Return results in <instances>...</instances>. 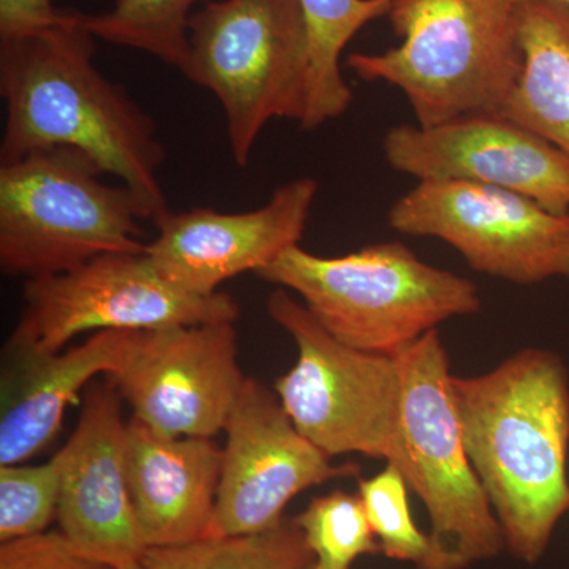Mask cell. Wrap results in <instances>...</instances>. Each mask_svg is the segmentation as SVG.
Listing matches in <instances>:
<instances>
[{
  "instance_id": "cell-1",
  "label": "cell",
  "mask_w": 569,
  "mask_h": 569,
  "mask_svg": "<svg viewBox=\"0 0 569 569\" xmlns=\"http://www.w3.org/2000/svg\"><path fill=\"white\" fill-rule=\"evenodd\" d=\"M96 40L77 10L44 31L0 39V163L40 149H80L129 187L156 222L170 211L159 181L167 151L151 116L97 69Z\"/></svg>"
},
{
  "instance_id": "cell-2",
  "label": "cell",
  "mask_w": 569,
  "mask_h": 569,
  "mask_svg": "<svg viewBox=\"0 0 569 569\" xmlns=\"http://www.w3.org/2000/svg\"><path fill=\"white\" fill-rule=\"evenodd\" d=\"M468 459L512 556L537 563L569 511V380L529 348L477 377L451 378Z\"/></svg>"
},
{
  "instance_id": "cell-3",
  "label": "cell",
  "mask_w": 569,
  "mask_h": 569,
  "mask_svg": "<svg viewBox=\"0 0 569 569\" xmlns=\"http://www.w3.org/2000/svg\"><path fill=\"white\" fill-rule=\"evenodd\" d=\"M295 291L339 342L367 353L399 356L452 318L481 310L477 284L427 264L403 242H378L342 257L301 246L257 272Z\"/></svg>"
},
{
  "instance_id": "cell-4",
  "label": "cell",
  "mask_w": 569,
  "mask_h": 569,
  "mask_svg": "<svg viewBox=\"0 0 569 569\" xmlns=\"http://www.w3.org/2000/svg\"><path fill=\"white\" fill-rule=\"evenodd\" d=\"M388 18L402 43L348 56L356 77L402 91L421 127L500 111L522 70L516 3L395 0Z\"/></svg>"
},
{
  "instance_id": "cell-5",
  "label": "cell",
  "mask_w": 569,
  "mask_h": 569,
  "mask_svg": "<svg viewBox=\"0 0 569 569\" xmlns=\"http://www.w3.org/2000/svg\"><path fill=\"white\" fill-rule=\"evenodd\" d=\"M74 148L0 163V269L26 280L63 274L103 254L142 253L148 219L129 187Z\"/></svg>"
},
{
  "instance_id": "cell-6",
  "label": "cell",
  "mask_w": 569,
  "mask_h": 569,
  "mask_svg": "<svg viewBox=\"0 0 569 569\" xmlns=\"http://www.w3.org/2000/svg\"><path fill=\"white\" fill-rule=\"evenodd\" d=\"M268 313L298 348L274 391L299 432L331 459L362 455L392 463L415 490L399 358L339 342L284 288L269 296Z\"/></svg>"
},
{
  "instance_id": "cell-7",
  "label": "cell",
  "mask_w": 569,
  "mask_h": 569,
  "mask_svg": "<svg viewBox=\"0 0 569 569\" xmlns=\"http://www.w3.org/2000/svg\"><path fill=\"white\" fill-rule=\"evenodd\" d=\"M309 36L299 0H209L189 24L182 73L211 91L238 167L272 119L301 126L309 96Z\"/></svg>"
},
{
  "instance_id": "cell-8",
  "label": "cell",
  "mask_w": 569,
  "mask_h": 569,
  "mask_svg": "<svg viewBox=\"0 0 569 569\" xmlns=\"http://www.w3.org/2000/svg\"><path fill=\"white\" fill-rule=\"evenodd\" d=\"M397 358L407 447L417 471L415 492L430 518L429 553L418 569H467L496 559L507 542L468 459L440 332H427Z\"/></svg>"
},
{
  "instance_id": "cell-9",
  "label": "cell",
  "mask_w": 569,
  "mask_h": 569,
  "mask_svg": "<svg viewBox=\"0 0 569 569\" xmlns=\"http://www.w3.org/2000/svg\"><path fill=\"white\" fill-rule=\"evenodd\" d=\"M230 295H193L164 279L148 253L103 254L63 274L26 280L24 309L7 359L66 350L84 332L148 331L168 326L236 323Z\"/></svg>"
},
{
  "instance_id": "cell-10",
  "label": "cell",
  "mask_w": 569,
  "mask_h": 569,
  "mask_svg": "<svg viewBox=\"0 0 569 569\" xmlns=\"http://www.w3.org/2000/svg\"><path fill=\"white\" fill-rule=\"evenodd\" d=\"M400 234L436 238L471 269L518 284L569 279V213L511 190L455 179H425L388 212Z\"/></svg>"
},
{
  "instance_id": "cell-11",
  "label": "cell",
  "mask_w": 569,
  "mask_h": 569,
  "mask_svg": "<svg viewBox=\"0 0 569 569\" xmlns=\"http://www.w3.org/2000/svg\"><path fill=\"white\" fill-rule=\"evenodd\" d=\"M110 380L142 425L167 437L224 430L246 378L234 323L133 331Z\"/></svg>"
},
{
  "instance_id": "cell-12",
  "label": "cell",
  "mask_w": 569,
  "mask_h": 569,
  "mask_svg": "<svg viewBox=\"0 0 569 569\" xmlns=\"http://www.w3.org/2000/svg\"><path fill=\"white\" fill-rule=\"evenodd\" d=\"M223 432L212 537L272 529L299 493L359 473L358 463H332L254 378H246Z\"/></svg>"
},
{
  "instance_id": "cell-13",
  "label": "cell",
  "mask_w": 569,
  "mask_h": 569,
  "mask_svg": "<svg viewBox=\"0 0 569 569\" xmlns=\"http://www.w3.org/2000/svg\"><path fill=\"white\" fill-rule=\"evenodd\" d=\"M385 159L399 173L485 183L569 213V159L545 138L500 112H473L432 127H391Z\"/></svg>"
},
{
  "instance_id": "cell-14",
  "label": "cell",
  "mask_w": 569,
  "mask_h": 569,
  "mask_svg": "<svg viewBox=\"0 0 569 569\" xmlns=\"http://www.w3.org/2000/svg\"><path fill=\"white\" fill-rule=\"evenodd\" d=\"M127 425L122 397L111 380L89 385L78 425L56 458L61 468V533L89 559L116 569L141 563L138 529L126 470Z\"/></svg>"
},
{
  "instance_id": "cell-15",
  "label": "cell",
  "mask_w": 569,
  "mask_h": 569,
  "mask_svg": "<svg viewBox=\"0 0 569 569\" xmlns=\"http://www.w3.org/2000/svg\"><path fill=\"white\" fill-rule=\"evenodd\" d=\"M318 183L299 178L277 187L271 200L247 212L211 208L171 212L157 219L146 244L157 271L189 293H219L220 284L271 264L299 246L316 201Z\"/></svg>"
},
{
  "instance_id": "cell-16",
  "label": "cell",
  "mask_w": 569,
  "mask_h": 569,
  "mask_svg": "<svg viewBox=\"0 0 569 569\" xmlns=\"http://www.w3.org/2000/svg\"><path fill=\"white\" fill-rule=\"evenodd\" d=\"M126 470L146 549L212 537L222 448L212 438L167 437L132 418Z\"/></svg>"
},
{
  "instance_id": "cell-17",
  "label": "cell",
  "mask_w": 569,
  "mask_h": 569,
  "mask_svg": "<svg viewBox=\"0 0 569 569\" xmlns=\"http://www.w3.org/2000/svg\"><path fill=\"white\" fill-rule=\"evenodd\" d=\"M132 332H93L59 353L9 359L2 381L0 466L28 462L54 440L67 408L81 403L97 377H110L121 365Z\"/></svg>"
},
{
  "instance_id": "cell-18",
  "label": "cell",
  "mask_w": 569,
  "mask_h": 569,
  "mask_svg": "<svg viewBox=\"0 0 569 569\" xmlns=\"http://www.w3.org/2000/svg\"><path fill=\"white\" fill-rule=\"evenodd\" d=\"M522 70L500 114L545 138L569 159V6L516 3Z\"/></svg>"
},
{
  "instance_id": "cell-19",
  "label": "cell",
  "mask_w": 569,
  "mask_h": 569,
  "mask_svg": "<svg viewBox=\"0 0 569 569\" xmlns=\"http://www.w3.org/2000/svg\"><path fill=\"white\" fill-rule=\"evenodd\" d=\"M309 36V96L301 127L316 130L346 114L353 91L340 56L369 22L388 17L395 0H299Z\"/></svg>"
},
{
  "instance_id": "cell-20",
  "label": "cell",
  "mask_w": 569,
  "mask_h": 569,
  "mask_svg": "<svg viewBox=\"0 0 569 569\" xmlns=\"http://www.w3.org/2000/svg\"><path fill=\"white\" fill-rule=\"evenodd\" d=\"M310 563L312 552L293 519L258 533L148 549L141 559L144 569H306Z\"/></svg>"
},
{
  "instance_id": "cell-21",
  "label": "cell",
  "mask_w": 569,
  "mask_h": 569,
  "mask_svg": "<svg viewBox=\"0 0 569 569\" xmlns=\"http://www.w3.org/2000/svg\"><path fill=\"white\" fill-rule=\"evenodd\" d=\"M209 0H116L110 11L84 14L96 39L132 48L181 70L189 51V24Z\"/></svg>"
},
{
  "instance_id": "cell-22",
  "label": "cell",
  "mask_w": 569,
  "mask_h": 569,
  "mask_svg": "<svg viewBox=\"0 0 569 569\" xmlns=\"http://www.w3.org/2000/svg\"><path fill=\"white\" fill-rule=\"evenodd\" d=\"M293 520L318 569H351L359 557L381 552L359 493L335 490L313 498Z\"/></svg>"
},
{
  "instance_id": "cell-23",
  "label": "cell",
  "mask_w": 569,
  "mask_h": 569,
  "mask_svg": "<svg viewBox=\"0 0 569 569\" xmlns=\"http://www.w3.org/2000/svg\"><path fill=\"white\" fill-rule=\"evenodd\" d=\"M406 477L392 463L376 477L359 481V497L367 519L388 559L421 567L429 553V535L422 533L411 516Z\"/></svg>"
},
{
  "instance_id": "cell-24",
  "label": "cell",
  "mask_w": 569,
  "mask_h": 569,
  "mask_svg": "<svg viewBox=\"0 0 569 569\" xmlns=\"http://www.w3.org/2000/svg\"><path fill=\"white\" fill-rule=\"evenodd\" d=\"M59 493L56 456L41 466H0V541L43 533L58 518Z\"/></svg>"
},
{
  "instance_id": "cell-25",
  "label": "cell",
  "mask_w": 569,
  "mask_h": 569,
  "mask_svg": "<svg viewBox=\"0 0 569 569\" xmlns=\"http://www.w3.org/2000/svg\"><path fill=\"white\" fill-rule=\"evenodd\" d=\"M0 569H116L89 559L61 531H43L0 545Z\"/></svg>"
},
{
  "instance_id": "cell-26",
  "label": "cell",
  "mask_w": 569,
  "mask_h": 569,
  "mask_svg": "<svg viewBox=\"0 0 569 569\" xmlns=\"http://www.w3.org/2000/svg\"><path fill=\"white\" fill-rule=\"evenodd\" d=\"M69 9H58L52 0H0V39L28 36L61 24Z\"/></svg>"
},
{
  "instance_id": "cell-27",
  "label": "cell",
  "mask_w": 569,
  "mask_h": 569,
  "mask_svg": "<svg viewBox=\"0 0 569 569\" xmlns=\"http://www.w3.org/2000/svg\"><path fill=\"white\" fill-rule=\"evenodd\" d=\"M512 3L526 2V0H511ZM553 2L567 3L569 6V0H553Z\"/></svg>"
},
{
  "instance_id": "cell-28",
  "label": "cell",
  "mask_w": 569,
  "mask_h": 569,
  "mask_svg": "<svg viewBox=\"0 0 569 569\" xmlns=\"http://www.w3.org/2000/svg\"><path fill=\"white\" fill-rule=\"evenodd\" d=\"M126 569H144L142 568L141 563L132 565V567L126 568Z\"/></svg>"
},
{
  "instance_id": "cell-29",
  "label": "cell",
  "mask_w": 569,
  "mask_h": 569,
  "mask_svg": "<svg viewBox=\"0 0 569 569\" xmlns=\"http://www.w3.org/2000/svg\"><path fill=\"white\" fill-rule=\"evenodd\" d=\"M306 569H318V568L316 567V563H310L309 567H307Z\"/></svg>"
}]
</instances>
